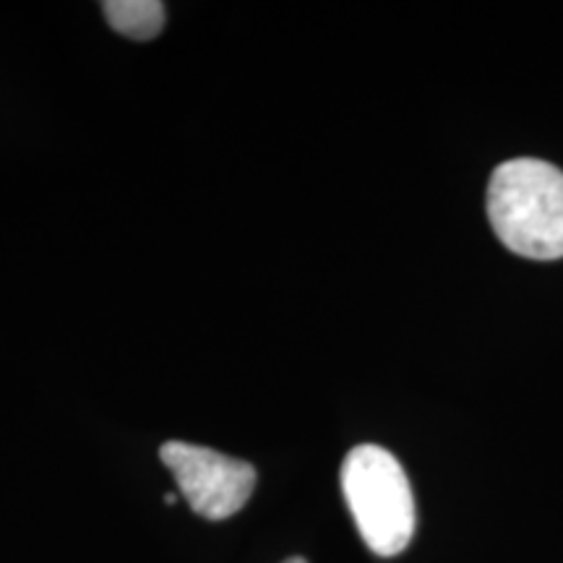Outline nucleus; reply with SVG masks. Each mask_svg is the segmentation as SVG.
<instances>
[{
	"label": "nucleus",
	"instance_id": "f257e3e1",
	"mask_svg": "<svg viewBox=\"0 0 563 563\" xmlns=\"http://www.w3.org/2000/svg\"><path fill=\"white\" fill-rule=\"evenodd\" d=\"M485 207L509 251L534 262L563 258V170L551 162L517 157L498 165Z\"/></svg>",
	"mask_w": 563,
	"mask_h": 563
},
{
	"label": "nucleus",
	"instance_id": "f03ea898",
	"mask_svg": "<svg viewBox=\"0 0 563 563\" xmlns=\"http://www.w3.org/2000/svg\"><path fill=\"white\" fill-rule=\"evenodd\" d=\"M342 493L363 543L382 559L412 543L415 496L405 467L389 449L361 443L342 462Z\"/></svg>",
	"mask_w": 563,
	"mask_h": 563
},
{
	"label": "nucleus",
	"instance_id": "7ed1b4c3",
	"mask_svg": "<svg viewBox=\"0 0 563 563\" xmlns=\"http://www.w3.org/2000/svg\"><path fill=\"white\" fill-rule=\"evenodd\" d=\"M159 460L167 464L188 506L203 519L220 522L249 504L256 488V467L209 446L186 441L162 443Z\"/></svg>",
	"mask_w": 563,
	"mask_h": 563
},
{
	"label": "nucleus",
	"instance_id": "20e7f679",
	"mask_svg": "<svg viewBox=\"0 0 563 563\" xmlns=\"http://www.w3.org/2000/svg\"><path fill=\"white\" fill-rule=\"evenodd\" d=\"M102 13L118 34L139 42L159 37L165 26V3L159 0H104Z\"/></svg>",
	"mask_w": 563,
	"mask_h": 563
},
{
	"label": "nucleus",
	"instance_id": "39448f33",
	"mask_svg": "<svg viewBox=\"0 0 563 563\" xmlns=\"http://www.w3.org/2000/svg\"><path fill=\"white\" fill-rule=\"evenodd\" d=\"M175 501H178V496H175V493H167L165 504H175Z\"/></svg>",
	"mask_w": 563,
	"mask_h": 563
},
{
	"label": "nucleus",
	"instance_id": "423d86ee",
	"mask_svg": "<svg viewBox=\"0 0 563 563\" xmlns=\"http://www.w3.org/2000/svg\"><path fill=\"white\" fill-rule=\"evenodd\" d=\"M285 563H308L306 559H300V555H295V559H287Z\"/></svg>",
	"mask_w": 563,
	"mask_h": 563
}]
</instances>
